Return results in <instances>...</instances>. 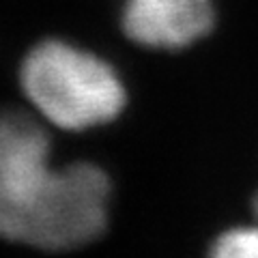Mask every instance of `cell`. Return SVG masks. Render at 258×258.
Masks as SVG:
<instances>
[{"mask_svg": "<svg viewBox=\"0 0 258 258\" xmlns=\"http://www.w3.org/2000/svg\"><path fill=\"white\" fill-rule=\"evenodd\" d=\"M215 24L213 0H127L123 30L155 50H181L207 37Z\"/></svg>", "mask_w": 258, "mask_h": 258, "instance_id": "cell-3", "label": "cell"}, {"mask_svg": "<svg viewBox=\"0 0 258 258\" xmlns=\"http://www.w3.org/2000/svg\"><path fill=\"white\" fill-rule=\"evenodd\" d=\"M43 127L0 114V235L41 249L91 243L108 224V174L93 164L50 168Z\"/></svg>", "mask_w": 258, "mask_h": 258, "instance_id": "cell-1", "label": "cell"}, {"mask_svg": "<svg viewBox=\"0 0 258 258\" xmlns=\"http://www.w3.org/2000/svg\"><path fill=\"white\" fill-rule=\"evenodd\" d=\"M22 88L50 123L71 132L110 123L125 106V86L116 71L64 41H45L26 56Z\"/></svg>", "mask_w": 258, "mask_h": 258, "instance_id": "cell-2", "label": "cell"}, {"mask_svg": "<svg viewBox=\"0 0 258 258\" xmlns=\"http://www.w3.org/2000/svg\"><path fill=\"white\" fill-rule=\"evenodd\" d=\"M211 254L217 258H258V224L222 232L215 239Z\"/></svg>", "mask_w": 258, "mask_h": 258, "instance_id": "cell-4", "label": "cell"}, {"mask_svg": "<svg viewBox=\"0 0 258 258\" xmlns=\"http://www.w3.org/2000/svg\"><path fill=\"white\" fill-rule=\"evenodd\" d=\"M254 213H256V220H258V196H256V200H254Z\"/></svg>", "mask_w": 258, "mask_h": 258, "instance_id": "cell-5", "label": "cell"}]
</instances>
